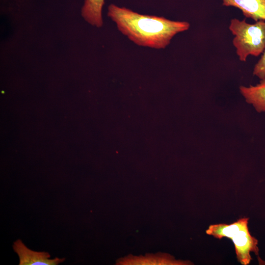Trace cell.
<instances>
[{"label":"cell","mask_w":265,"mask_h":265,"mask_svg":"<svg viewBox=\"0 0 265 265\" xmlns=\"http://www.w3.org/2000/svg\"><path fill=\"white\" fill-rule=\"evenodd\" d=\"M239 90L245 102L252 105L257 112H265V78L255 85H241Z\"/></svg>","instance_id":"obj_6"},{"label":"cell","mask_w":265,"mask_h":265,"mask_svg":"<svg viewBox=\"0 0 265 265\" xmlns=\"http://www.w3.org/2000/svg\"><path fill=\"white\" fill-rule=\"evenodd\" d=\"M253 74L260 80L265 78V50L260 59L255 64Z\"/></svg>","instance_id":"obj_8"},{"label":"cell","mask_w":265,"mask_h":265,"mask_svg":"<svg viewBox=\"0 0 265 265\" xmlns=\"http://www.w3.org/2000/svg\"><path fill=\"white\" fill-rule=\"evenodd\" d=\"M225 6H234L240 9L247 18L255 22L265 21V0H222Z\"/></svg>","instance_id":"obj_5"},{"label":"cell","mask_w":265,"mask_h":265,"mask_svg":"<svg viewBox=\"0 0 265 265\" xmlns=\"http://www.w3.org/2000/svg\"><path fill=\"white\" fill-rule=\"evenodd\" d=\"M13 248L19 256V265H57L65 260L58 258L50 259L49 253L31 250L20 239L14 242Z\"/></svg>","instance_id":"obj_4"},{"label":"cell","mask_w":265,"mask_h":265,"mask_svg":"<svg viewBox=\"0 0 265 265\" xmlns=\"http://www.w3.org/2000/svg\"><path fill=\"white\" fill-rule=\"evenodd\" d=\"M249 218L242 217L229 224L220 223L210 225L206 230L207 235L221 239L227 238L232 240L238 261L242 265H249L252 258L250 253L254 252L259 259L260 264H265L259 257L258 241L249 230Z\"/></svg>","instance_id":"obj_2"},{"label":"cell","mask_w":265,"mask_h":265,"mask_svg":"<svg viewBox=\"0 0 265 265\" xmlns=\"http://www.w3.org/2000/svg\"><path fill=\"white\" fill-rule=\"evenodd\" d=\"M105 0H84L81 13L84 19L93 26H103L102 8Z\"/></svg>","instance_id":"obj_7"},{"label":"cell","mask_w":265,"mask_h":265,"mask_svg":"<svg viewBox=\"0 0 265 265\" xmlns=\"http://www.w3.org/2000/svg\"><path fill=\"white\" fill-rule=\"evenodd\" d=\"M107 16L118 30L134 44L156 49H165L175 35L190 27L187 22L143 15L114 4L108 6Z\"/></svg>","instance_id":"obj_1"},{"label":"cell","mask_w":265,"mask_h":265,"mask_svg":"<svg viewBox=\"0 0 265 265\" xmlns=\"http://www.w3.org/2000/svg\"><path fill=\"white\" fill-rule=\"evenodd\" d=\"M229 29L234 36L233 44L240 61L245 62L249 55L257 57L265 50V21L250 24L245 19H232Z\"/></svg>","instance_id":"obj_3"}]
</instances>
